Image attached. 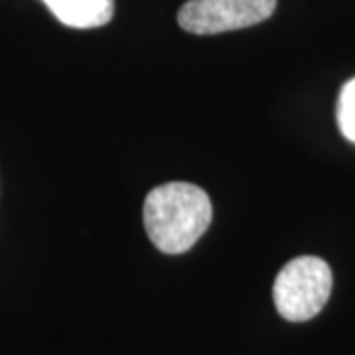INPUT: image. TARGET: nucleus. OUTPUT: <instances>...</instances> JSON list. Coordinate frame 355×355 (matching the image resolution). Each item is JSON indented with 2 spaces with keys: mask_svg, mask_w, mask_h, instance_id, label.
I'll use <instances>...</instances> for the list:
<instances>
[{
  "mask_svg": "<svg viewBox=\"0 0 355 355\" xmlns=\"http://www.w3.org/2000/svg\"><path fill=\"white\" fill-rule=\"evenodd\" d=\"M207 193L188 182L156 186L144 200V229L158 251L182 254L190 251L211 223Z\"/></svg>",
  "mask_w": 355,
  "mask_h": 355,
  "instance_id": "1",
  "label": "nucleus"
},
{
  "mask_svg": "<svg viewBox=\"0 0 355 355\" xmlns=\"http://www.w3.org/2000/svg\"><path fill=\"white\" fill-rule=\"evenodd\" d=\"M331 294V268L318 257H296L280 268L272 286L277 312L288 322H308Z\"/></svg>",
  "mask_w": 355,
  "mask_h": 355,
  "instance_id": "2",
  "label": "nucleus"
},
{
  "mask_svg": "<svg viewBox=\"0 0 355 355\" xmlns=\"http://www.w3.org/2000/svg\"><path fill=\"white\" fill-rule=\"evenodd\" d=\"M277 10V0H190L178 12V24L198 36L221 34L261 24Z\"/></svg>",
  "mask_w": 355,
  "mask_h": 355,
  "instance_id": "3",
  "label": "nucleus"
},
{
  "mask_svg": "<svg viewBox=\"0 0 355 355\" xmlns=\"http://www.w3.org/2000/svg\"><path fill=\"white\" fill-rule=\"evenodd\" d=\"M50 12L69 28H101L114 14V0H42Z\"/></svg>",
  "mask_w": 355,
  "mask_h": 355,
  "instance_id": "4",
  "label": "nucleus"
},
{
  "mask_svg": "<svg viewBox=\"0 0 355 355\" xmlns=\"http://www.w3.org/2000/svg\"><path fill=\"white\" fill-rule=\"evenodd\" d=\"M338 125L347 140L355 142V79L347 81L338 101Z\"/></svg>",
  "mask_w": 355,
  "mask_h": 355,
  "instance_id": "5",
  "label": "nucleus"
}]
</instances>
